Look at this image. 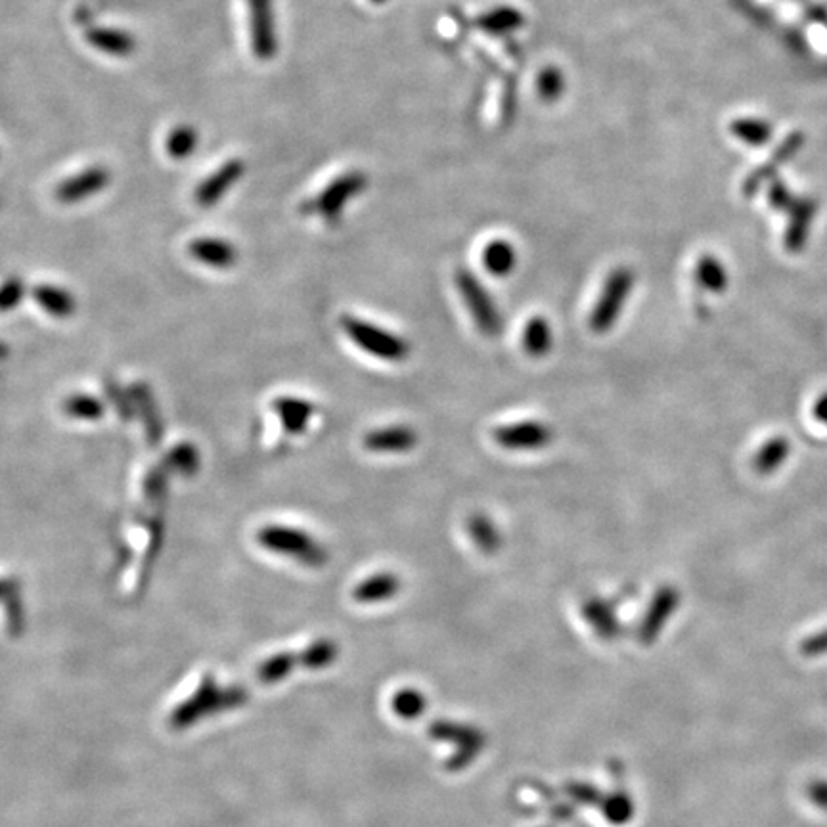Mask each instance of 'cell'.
<instances>
[{"mask_svg": "<svg viewBox=\"0 0 827 827\" xmlns=\"http://www.w3.org/2000/svg\"><path fill=\"white\" fill-rule=\"evenodd\" d=\"M341 328L347 337L370 357L380 358L383 362L399 364L410 357V345L403 336L381 328L378 324L345 314L341 318Z\"/></svg>", "mask_w": 827, "mask_h": 827, "instance_id": "1", "label": "cell"}, {"mask_svg": "<svg viewBox=\"0 0 827 827\" xmlns=\"http://www.w3.org/2000/svg\"><path fill=\"white\" fill-rule=\"evenodd\" d=\"M454 286L462 297L473 324L485 337H498L504 330V318L498 309L496 299L487 286L468 269H456Z\"/></svg>", "mask_w": 827, "mask_h": 827, "instance_id": "2", "label": "cell"}, {"mask_svg": "<svg viewBox=\"0 0 827 827\" xmlns=\"http://www.w3.org/2000/svg\"><path fill=\"white\" fill-rule=\"evenodd\" d=\"M634 286L636 274L630 267H617L607 274L600 297L588 318V326L594 334H607L617 324Z\"/></svg>", "mask_w": 827, "mask_h": 827, "instance_id": "3", "label": "cell"}, {"mask_svg": "<svg viewBox=\"0 0 827 827\" xmlns=\"http://www.w3.org/2000/svg\"><path fill=\"white\" fill-rule=\"evenodd\" d=\"M259 542L274 554L295 559L309 567H322L328 561L326 548L313 535L284 525H269L259 531Z\"/></svg>", "mask_w": 827, "mask_h": 827, "instance_id": "4", "label": "cell"}, {"mask_svg": "<svg viewBox=\"0 0 827 827\" xmlns=\"http://www.w3.org/2000/svg\"><path fill=\"white\" fill-rule=\"evenodd\" d=\"M368 188V177L362 171H349L332 180L316 198L305 203V213H316L326 223L336 224L345 207Z\"/></svg>", "mask_w": 827, "mask_h": 827, "instance_id": "5", "label": "cell"}, {"mask_svg": "<svg viewBox=\"0 0 827 827\" xmlns=\"http://www.w3.org/2000/svg\"><path fill=\"white\" fill-rule=\"evenodd\" d=\"M556 433L540 420H521L512 424H502L494 427L492 439L500 448L515 450V452H533L550 447Z\"/></svg>", "mask_w": 827, "mask_h": 827, "instance_id": "6", "label": "cell"}, {"mask_svg": "<svg viewBox=\"0 0 827 827\" xmlns=\"http://www.w3.org/2000/svg\"><path fill=\"white\" fill-rule=\"evenodd\" d=\"M768 196H770V203L776 209H783V211L791 213V224H789V232H787V247L791 251H799L805 244L808 223L814 219L816 203L810 202V200H795L780 180H772V184L768 188Z\"/></svg>", "mask_w": 827, "mask_h": 827, "instance_id": "7", "label": "cell"}, {"mask_svg": "<svg viewBox=\"0 0 827 827\" xmlns=\"http://www.w3.org/2000/svg\"><path fill=\"white\" fill-rule=\"evenodd\" d=\"M251 50L259 60H270L278 52L272 0H247Z\"/></svg>", "mask_w": 827, "mask_h": 827, "instance_id": "8", "label": "cell"}, {"mask_svg": "<svg viewBox=\"0 0 827 827\" xmlns=\"http://www.w3.org/2000/svg\"><path fill=\"white\" fill-rule=\"evenodd\" d=\"M418 431L410 425L395 424L368 431L362 445L374 454H406L418 447Z\"/></svg>", "mask_w": 827, "mask_h": 827, "instance_id": "9", "label": "cell"}, {"mask_svg": "<svg viewBox=\"0 0 827 827\" xmlns=\"http://www.w3.org/2000/svg\"><path fill=\"white\" fill-rule=\"evenodd\" d=\"M110 184V171L106 167L94 165L85 171L69 177L56 188V198L62 203L85 202L90 196H96Z\"/></svg>", "mask_w": 827, "mask_h": 827, "instance_id": "10", "label": "cell"}, {"mask_svg": "<svg viewBox=\"0 0 827 827\" xmlns=\"http://www.w3.org/2000/svg\"><path fill=\"white\" fill-rule=\"evenodd\" d=\"M242 175H244V163L240 159L226 161L196 188L194 200L200 207H211L221 202L224 194L242 179Z\"/></svg>", "mask_w": 827, "mask_h": 827, "instance_id": "11", "label": "cell"}, {"mask_svg": "<svg viewBox=\"0 0 827 827\" xmlns=\"http://www.w3.org/2000/svg\"><path fill=\"white\" fill-rule=\"evenodd\" d=\"M190 255L211 269H232L238 261V251L221 238H198L190 244Z\"/></svg>", "mask_w": 827, "mask_h": 827, "instance_id": "12", "label": "cell"}, {"mask_svg": "<svg viewBox=\"0 0 827 827\" xmlns=\"http://www.w3.org/2000/svg\"><path fill=\"white\" fill-rule=\"evenodd\" d=\"M678 602H680V594H678V590L672 588V586H663V588L655 594L653 602L649 605L646 621L642 623V638H644L646 642L653 640V638L661 632L663 625L671 619L672 613L676 611Z\"/></svg>", "mask_w": 827, "mask_h": 827, "instance_id": "13", "label": "cell"}, {"mask_svg": "<svg viewBox=\"0 0 827 827\" xmlns=\"http://www.w3.org/2000/svg\"><path fill=\"white\" fill-rule=\"evenodd\" d=\"M475 25L492 37H506L525 25V14L515 6L504 4L483 12L475 20Z\"/></svg>", "mask_w": 827, "mask_h": 827, "instance_id": "14", "label": "cell"}, {"mask_svg": "<svg viewBox=\"0 0 827 827\" xmlns=\"http://www.w3.org/2000/svg\"><path fill=\"white\" fill-rule=\"evenodd\" d=\"M274 410L284 425L286 433L301 435L307 431L314 416L313 403L297 397H280L274 401Z\"/></svg>", "mask_w": 827, "mask_h": 827, "instance_id": "15", "label": "cell"}, {"mask_svg": "<svg viewBox=\"0 0 827 827\" xmlns=\"http://www.w3.org/2000/svg\"><path fill=\"white\" fill-rule=\"evenodd\" d=\"M85 39L92 48H96V50H100L108 56H115V58H125V56H131L135 52L133 35H129L127 31H121V29L94 27V29L87 31Z\"/></svg>", "mask_w": 827, "mask_h": 827, "instance_id": "16", "label": "cell"}, {"mask_svg": "<svg viewBox=\"0 0 827 827\" xmlns=\"http://www.w3.org/2000/svg\"><path fill=\"white\" fill-rule=\"evenodd\" d=\"M481 259H483V267L489 274L496 278H506L517 267V249L510 240L496 238L485 246Z\"/></svg>", "mask_w": 827, "mask_h": 827, "instance_id": "17", "label": "cell"}, {"mask_svg": "<svg viewBox=\"0 0 827 827\" xmlns=\"http://www.w3.org/2000/svg\"><path fill=\"white\" fill-rule=\"evenodd\" d=\"M401 590V579L393 573H378L360 582L355 588V600L362 604H378L391 600Z\"/></svg>", "mask_w": 827, "mask_h": 827, "instance_id": "18", "label": "cell"}, {"mask_svg": "<svg viewBox=\"0 0 827 827\" xmlns=\"http://www.w3.org/2000/svg\"><path fill=\"white\" fill-rule=\"evenodd\" d=\"M554 347V330L544 316L529 318L523 330V349L531 358H544Z\"/></svg>", "mask_w": 827, "mask_h": 827, "instance_id": "19", "label": "cell"}, {"mask_svg": "<svg viewBox=\"0 0 827 827\" xmlns=\"http://www.w3.org/2000/svg\"><path fill=\"white\" fill-rule=\"evenodd\" d=\"M473 544L487 556H494L502 548V535L496 523L487 514H471L466 523Z\"/></svg>", "mask_w": 827, "mask_h": 827, "instance_id": "20", "label": "cell"}, {"mask_svg": "<svg viewBox=\"0 0 827 827\" xmlns=\"http://www.w3.org/2000/svg\"><path fill=\"white\" fill-rule=\"evenodd\" d=\"M35 301L43 307V311L56 316V318H68L75 313V299L68 290L58 286H37L33 290Z\"/></svg>", "mask_w": 827, "mask_h": 827, "instance_id": "21", "label": "cell"}, {"mask_svg": "<svg viewBox=\"0 0 827 827\" xmlns=\"http://www.w3.org/2000/svg\"><path fill=\"white\" fill-rule=\"evenodd\" d=\"M695 278L705 290L713 291V293H720L728 284V274H726L724 265L713 255H703L699 259L697 269H695Z\"/></svg>", "mask_w": 827, "mask_h": 827, "instance_id": "22", "label": "cell"}, {"mask_svg": "<svg viewBox=\"0 0 827 827\" xmlns=\"http://www.w3.org/2000/svg\"><path fill=\"white\" fill-rule=\"evenodd\" d=\"M133 399H135L140 412L144 414V424H146V431H148V439L152 443V447H156L161 439V422L157 418L156 404L150 395V389L144 383H138L133 387Z\"/></svg>", "mask_w": 827, "mask_h": 827, "instance_id": "23", "label": "cell"}, {"mask_svg": "<svg viewBox=\"0 0 827 827\" xmlns=\"http://www.w3.org/2000/svg\"><path fill=\"white\" fill-rule=\"evenodd\" d=\"M732 135L745 144L762 146L772 138V127L768 121L762 119H736L730 125Z\"/></svg>", "mask_w": 827, "mask_h": 827, "instance_id": "24", "label": "cell"}, {"mask_svg": "<svg viewBox=\"0 0 827 827\" xmlns=\"http://www.w3.org/2000/svg\"><path fill=\"white\" fill-rule=\"evenodd\" d=\"M64 410L71 418L85 422H96L104 418V403L90 395H71L64 404Z\"/></svg>", "mask_w": 827, "mask_h": 827, "instance_id": "25", "label": "cell"}, {"mask_svg": "<svg viewBox=\"0 0 827 827\" xmlns=\"http://www.w3.org/2000/svg\"><path fill=\"white\" fill-rule=\"evenodd\" d=\"M196 146H198V135L192 127H186V125L177 127L171 135L167 136V142H165L167 156L173 159H186L192 156Z\"/></svg>", "mask_w": 827, "mask_h": 827, "instance_id": "26", "label": "cell"}, {"mask_svg": "<svg viewBox=\"0 0 827 827\" xmlns=\"http://www.w3.org/2000/svg\"><path fill=\"white\" fill-rule=\"evenodd\" d=\"M538 96L544 102H558L565 92V75L556 66H548L538 73Z\"/></svg>", "mask_w": 827, "mask_h": 827, "instance_id": "27", "label": "cell"}, {"mask_svg": "<svg viewBox=\"0 0 827 827\" xmlns=\"http://www.w3.org/2000/svg\"><path fill=\"white\" fill-rule=\"evenodd\" d=\"M167 466L169 470L179 471L182 475L190 477L200 468V454L190 443H180L179 447L173 448L167 454Z\"/></svg>", "mask_w": 827, "mask_h": 827, "instance_id": "28", "label": "cell"}, {"mask_svg": "<svg viewBox=\"0 0 827 827\" xmlns=\"http://www.w3.org/2000/svg\"><path fill=\"white\" fill-rule=\"evenodd\" d=\"M584 615L586 619L596 626V630H600L605 636L615 634V615L611 613V607L604 604L602 600H590L588 604L584 605Z\"/></svg>", "mask_w": 827, "mask_h": 827, "instance_id": "29", "label": "cell"}, {"mask_svg": "<svg viewBox=\"0 0 827 827\" xmlns=\"http://www.w3.org/2000/svg\"><path fill=\"white\" fill-rule=\"evenodd\" d=\"M23 295H25V290H23L22 280H18V278L8 280L0 288V311L4 313V311H12L14 307H18Z\"/></svg>", "mask_w": 827, "mask_h": 827, "instance_id": "30", "label": "cell"}, {"mask_svg": "<svg viewBox=\"0 0 827 827\" xmlns=\"http://www.w3.org/2000/svg\"><path fill=\"white\" fill-rule=\"evenodd\" d=\"M787 454V443L785 441H774L768 447L760 452L759 466L760 470H774L776 466H780Z\"/></svg>", "mask_w": 827, "mask_h": 827, "instance_id": "31", "label": "cell"}, {"mask_svg": "<svg viewBox=\"0 0 827 827\" xmlns=\"http://www.w3.org/2000/svg\"><path fill=\"white\" fill-rule=\"evenodd\" d=\"M803 142H805V138L801 133H793V135L789 136V138H785L783 140L782 146L776 150V154H774V159H772V165H782L785 161H789L791 157L797 156V152L803 148Z\"/></svg>", "mask_w": 827, "mask_h": 827, "instance_id": "32", "label": "cell"}, {"mask_svg": "<svg viewBox=\"0 0 827 827\" xmlns=\"http://www.w3.org/2000/svg\"><path fill=\"white\" fill-rule=\"evenodd\" d=\"M801 651L805 653L806 657H818V655H826L827 653V630H822L810 638H806L801 646Z\"/></svg>", "mask_w": 827, "mask_h": 827, "instance_id": "33", "label": "cell"}, {"mask_svg": "<svg viewBox=\"0 0 827 827\" xmlns=\"http://www.w3.org/2000/svg\"><path fill=\"white\" fill-rule=\"evenodd\" d=\"M165 483H167V477H165L163 471H152L150 477L146 479V494H148V498H152V500L159 498V496L165 492Z\"/></svg>", "mask_w": 827, "mask_h": 827, "instance_id": "34", "label": "cell"}, {"mask_svg": "<svg viewBox=\"0 0 827 827\" xmlns=\"http://www.w3.org/2000/svg\"><path fill=\"white\" fill-rule=\"evenodd\" d=\"M808 797L810 801L820 808L827 810V782L826 780H818L808 787Z\"/></svg>", "mask_w": 827, "mask_h": 827, "instance_id": "35", "label": "cell"}, {"mask_svg": "<svg viewBox=\"0 0 827 827\" xmlns=\"http://www.w3.org/2000/svg\"><path fill=\"white\" fill-rule=\"evenodd\" d=\"M816 414H818L820 420L827 422V397H824V399L818 403V406H816Z\"/></svg>", "mask_w": 827, "mask_h": 827, "instance_id": "36", "label": "cell"}, {"mask_svg": "<svg viewBox=\"0 0 827 827\" xmlns=\"http://www.w3.org/2000/svg\"><path fill=\"white\" fill-rule=\"evenodd\" d=\"M370 2H374V4H385L387 0H370Z\"/></svg>", "mask_w": 827, "mask_h": 827, "instance_id": "37", "label": "cell"}]
</instances>
